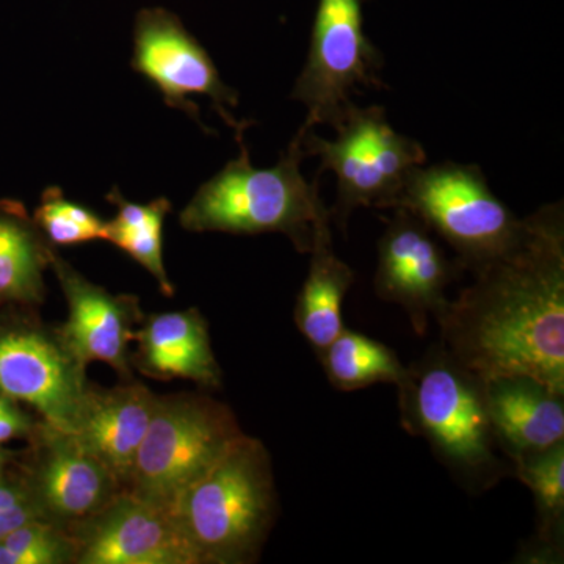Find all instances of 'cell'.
<instances>
[{"instance_id":"cell-1","label":"cell","mask_w":564,"mask_h":564,"mask_svg":"<svg viewBox=\"0 0 564 564\" xmlns=\"http://www.w3.org/2000/svg\"><path fill=\"white\" fill-rule=\"evenodd\" d=\"M437 317L441 343L481 380L527 375L564 393V210L527 217L513 250L474 270Z\"/></svg>"},{"instance_id":"cell-2","label":"cell","mask_w":564,"mask_h":564,"mask_svg":"<svg viewBox=\"0 0 564 564\" xmlns=\"http://www.w3.org/2000/svg\"><path fill=\"white\" fill-rule=\"evenodd\" d=\"M406 369L397 388L400 422L408 433L426 441L456 485L481 496L514 477V464L489 419L485 381L441 340Z\"/></svg>"},{"instance_id":"cell-3","label":"cell","mask_w":564,"mask_h":564,"mask_svg":"<svg viewBox=\"0 0 564 564\" xmlns=\"http://www.w3.org/2000/svg\"><path fill=\"white\" fill-rule=\"evenodd\" d=\"M242 152L217 176L199 187L182 210V228L191 232H228L239 236L278 232L293 247L310 254L322 221L332 220L322 202L318 180H304L303 131L300 129L288 151L272 169H254L243 133H237Z\"/></svg>"},{"instance_id":"cell-4","label":"cell","mask_w":564,"mask_h":564,"mask_svg":"<svg viewBox=\"0 0 564 564\" xmlns=\"http://www.w3.org/2000/svg\"><path fill=\"white\" fill-rule=\"evenodd\" d=\"M198 564L258 562L278 514L272 458L242 434L172 508Z\"/></svg>"},{"instance_id":"cell-5","label":"cell","mask_w":564,"mask_h":564,"mask_svg":"<svg viewBox=\"0 0 564 564\" xmlns=\"http://www.w3.org/2000/svg\"><path fill=\"white\" fill-rule=\"evenodd\" d=\"M406 209L456 252L464 272L473 273L513 250L527 231L489 188L477 165L444 162L417 166L404 182L393 209Z\"/></svg>"},{"instance_id":"cell-6","label":"cell","mask_w":564,"mask_h":564,"mask_svg":"<svg viewBox=\"0 0 564 564\" xmlns=\"http://www.w3.org/2000/svg\"><path fill=\"white\" fill-rule=\"evenodd\" d=\"M243 432L231 408L196 393L158 395L128 491L172 511Z\"/></svg>"},{"instance_id":"cell-7","label":"cell","mask_w":564,"mask_h":564,"mask_svg":"<svg viewBox=\"0 0 564 564\" xmlns=\"http://www.w3.org/2000/svg\"><path fill=\"white\" fill-rule=\"evenodd\" d=\"M300 129L306 155L321 159L315 177L326 170L337 176V199L329 215L344 234L358 207L393 209L408 176L426 162L422 144L393 131L380 106H352L334 140L304 124Z\"/></svg>"},{"instance_id":"cell-8","label":"cell","mask_w":564,"mask_h":564,"mask_svg":"<svg viewBox=\"0 0 564 564\" xmlns=\"http://www.w3.org/2000/svg\"><path fill=\"white\" fill-rule=\"evenodd\" d=\"M381 68L383 55L364 33L359 0H321L306 65L292 91L306 106L304 126L339 128L358 87L384 88Z\"/></svg>"},{"instance_id":"cell-9","label":"cell","mask_w":564,"mask_h":564,"mask_svg":"<svg viewBox=\"0 0 564 564\" xmlns=\"http://www.w3.org/2000/svg\"><path fill=\"white\" fill-rule=\"evenodd\" d=\"M57 329L0 323V392L39 411L52 429L74 433L91 386Z\"/></svg>"},{"instance_id":"cell-10","label":"cell","mask_w":564,"mask_h":564,"mask_svg":"<svg viewBox=\"0 0 564 564\" xmlns=\"http://www.w3.org/2000/svg\"><path fill=\"white\" fill-rule=\"evenodd\" d=\"M132 68L162 93L166 106L185 111L204 131L207 128L198 106L188 96H207L236 135L252 124L232 117L228 107H236L239 96L221 80L210 55L172 11H140L133 31Z\"/></svg>"},{"instance_id":"cell-11","label":"cell","mask_w":564,"mask_h":564,"mask_svg":"<svg viewBox=\"0 0 564 564\" xmlns=\"http://www.w3.org/2000/svg\"><path fill=\"white\" fill-rule=\"evenodd\" d=\"M395 214L378 240L373 289L378 299L402 307L417 336L437 321L451 300L447 289L464 272L434 240L432 229L406 209Z\"/></svg>"},{"instance_id":"cell-12","label":"cell","mask_w":564,"mask_h":564,"mask_svg":"<svg viewBox=\"0 0 564 564\" xmlns=\"http://www.w3.org/2000/svg\"><path fill=\"white\" fill-rule=\"evenodd\" d=\"M32 440L35 452L22 478L43 521L69 532L126 491L73 434L43 422Z\"/></svg>"},{"instance_id":"cell-13","label":"cell","mask_w":564,"mask_h":564,"mask_svg":"<svg viewBox=\"0 0 564 564\" xmlns=\"http://www.w3.org/2000/svg\"><path fill=\"white\" fill-rule=\"evenodd\" d=\"M68 533L77 564H198L172 511L129 491Z\"/></svg>"},{"instance_id":"cell-14","label":"cell","mask_w":564,"mask_h":564,"mask_svg":"<svg viewBox=\"0 0 564 564\" xmlns=\"http://www.w3.org/2000/svg\"><path fill=\"white\" fill-rule=\"evenodd\" d=\"M51 267L68 303V322L58 328L63 343L84 366L109 364L118 373L131 377L129 345L137 323L143 322L139 299L113 295L93 284L52 248Z\"/></svg>"},{"instance_id":"cell-15","label":"cell","mask_w":564,"mask_h":564,"mask_svg":"<svg viewBox=\"0 0 564 564\" xmlns=\"http://www.w3.org/2000/svg\"><path fill=\"white\" fill-rule=\"evenodd\" d=\"M158 395L147 386L90 388L76 432L70 433L128 491L137 455L147 436Z\"/></svg>"},{"instance_id":"cell-16","label":"cell","mask_w":564,"mask_h":564,"mask_svg":"<svg viewBox=\"0 0 564 564\" xmlns=\"http://www.w3.org/2000/svg\"><path fill=\"white\" fill-rule=\"evenodd\" d=\"M484 381L494 432L513 464L564 443V393L527 375Z\"/></svg>"},{"instance_id":"cell-17","label":"cell","mask_w":564,"mask_h":564,"mask_svg":"<svg viewBox=\"0 0 564 564\" xmlns=\"http://www.w3.org/2000/svg\"><path fill=\"white\" fill-rule=\"evenodd\" d=\"M140 372L158 380L195 381L204 388H220L221 369L210 347L209 328L198 310L155 314L135 332Z\"/></svg>"},{"instance_id":"cell-18","label":"cell","mask_w":564,"mask_h":564,"mask_svg":"<svg viewBox=\"0 0 564 564\" xmlns=\"http://www.w3.org/2000/svg\"><path fill=\"white\" fill-rule=\"evenodd\" d=\"M310 254V272L296 299L293 321L318 358L345 328L343 307L355 273L334 251L329 218L318 226Z\"/></svg>"},{"instance_id":"cell-19","label":"cell","mask_w":564,"mask_h":564,"mask_svg":"<svg viewBox=\"0 0 564 564\" xmlns=\"http://www.w3.org/2000/svg\"><path fill=\"white\" fill-rule=\"evenodd\" d=\"M51 251L22 203L0 199V307L43 303Z\"/></svg>"},{"instance_id":"cell-20","label":"cell","mask_w":564,"mask_h":564,"mask_svg":"<svg viewBox=\"0 0 564 564\" xmlns=\"http://www.w3.org/2000/svg\"><path fill=\"white\" fill-rule=\"evenodd\" d=\"M514 477L533 494L534 533L516 563L556 564L564 558V443L514 463Z\"/></svg>"},{"instance_id":"cell-21","label":"cell","mask_w":564,"mask_h":564,"mask_svg":"<svg viewBox=\"0 0 564 564\" xmlns=\"http://www.w3.org/2000/svg\"><path fill=\"white\" fill-rule=\"evenodd\" d=\"M333 388L359 391L375 384L399 388L406 378V366L388 345L352 329L343 333L318 356Z\"/></svg>"},{"instance_id":"cell-22","label":"cell","mask_w":564,"mask_h":564,"mask_svg":"<svg viewBox=\"0 0 564 564\" xmlns=\"http://www.w3.org/2000/svg\"><path fill=\"white\" fill-rule=\"evenodd\" d=\"M107 202L117 207L118 214L113 220L107 221L104 240L131 256L155 278L166 296H173L174 288L162 256L163 221L172 212V203L166 198L148 204L131 203L118 188L107 195Z\"/></svg>"},{"instance_id":"cell-23","label":"cell","mask_w":564,"mask_h":564,"mask_svg":"<svg viewBox=\"0 0 564 564\" xmlns=\"http://www.w3.org/2000/svg\"><path fill=\"white\" fill-rule=\"evenodd\" d=\"M33 220L47 243L55 247H74L106 239L107 221L88 207L66 199L58 187L44 191Z\"/></svg>"},{"instance_id":"cell-24","label":"cell","mask_w":564,"mask_h":564,"mask_svg":"<svg viewBox=\"0 0 564 564\" xmlns=\"http://www.w3.org/2000/svg\"><path fill=\"white\" fill-rule=\"evenodd\" d=\"M76 558L73 538L47 521H32L0 540V564H68Z\"/></svg>"},{"instance_id":"cell-25","label":"cell","mask_w":564,"mask_h":564,"mask_svg":"<svg viewBox=\"0 0 564 564\" xmlns=\"http://www.w3.org/2000/svg\"><path fill=\"white\" fill-rule=\"evenodd\" d=\"M35 429V423L18 406L17 400L0 392V448L11 440L32 437Z\"/></svg>"},{"instance_id":"cell-26","label":"cell","mask_w":564,"mask_h":564,"mask_svg":"<svg viewBox=\"0 0 564 564\" xmlns=\"http://www.w3.org/2000/svg\"><path fill=\"white\" fill-rule=\"evenodd\" d=\"M10 456L11 454H9V452L0 448V477H3V475L7 474V466H9L11 459Z\"/></svg>"}]
</instances>
